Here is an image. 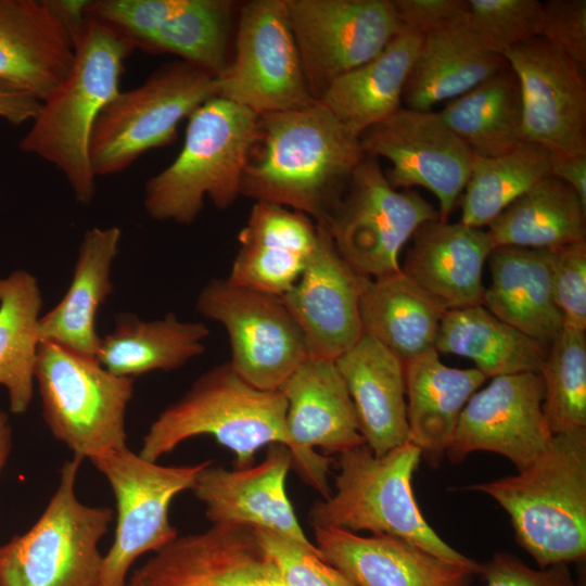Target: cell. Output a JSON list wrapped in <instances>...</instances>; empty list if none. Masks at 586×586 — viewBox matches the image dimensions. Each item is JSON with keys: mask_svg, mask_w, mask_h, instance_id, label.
Masks as SVG:
<instances>
[{"mask_svg": "<svg viewBox=\"0 0 586 586\" xmlns=\"http://www.w3.org/2000/svg\"><path fill=\"white\" fill-rule=\"evenodd\" d=\"M364 156L360 136L319 101L260 115L240 195L291 208L323 225Z\"/></svg>", "mask_w": 586, "mask_h": 586, "instance_id": "1", "label": "cell"}, {"mask_svg": "<svg viewBox=\"0 0 586 586\" xmlns=\"http://www.w3.org/2000/svg\"><path fill=\"white\" fill-rule=\"evenodd\" d=\"M509 515L517 542L539 569L586 556V429L552 436L514 475L466 486Z\"/></svg>", "mask_w": 586, "mask_h": 586, "instance_id": "2", "label": "cell"}, {"mask_svg": "<svg viewBox=\"0 0 586 586\" xmlns=\"http://www.w3.org/2000/svg\"><path fill=\"white\" fill-rule=\"evenodd\" d=\"M74 49L69 72L41 102L18 146L53 165L67 180L75 200L89 205L95 195L89 158L91 132L102 110L120 91L124 62L135 49L90 17Z\"/></svg>", "mask_w": 586, "mask_h": 586, "instance_id": "3", "label": "cell"}, {"mask_svg": "<svg viewBox=\"0 0 586 586\" xmlns=\"http://www.w3.org/2000/svg\"><path fill=\"white\" fill-rule=\"evenodd\" d=\"M421 457L409 441L380 457L366 444L339 455L336 491L313 505L309 522L314 527L397 537L476 574L480 562L445 543L421 513L411 485Z\"/></svg>", "mask_w": 586, "mask_h": 586, "instance_id": "4", "label": "cell"}, {"mask_svg": "<svg viewBox=\"0 0 586 586\" xmlns=\"http://www.w3.org/2000/svg\"><path fill=\"white\" fill-rule=\"evenodd\" d=\"M188 119L179 154L144 187V209L156 221L189 225L205 199L225 209L240 196L258 116L215 97Z\"/></svg>", "mask_w": 586, "mask_h": 586, "instance_id": "5", "label": "cell"}, {"mask_svg": "<svg viewBox=\"0 0 586 586\" xmlns=\"http://www.w3.org/2000/svg\"><path fill=\"white\" fill-rule=\"evenodd\" d=\"M286 399L281 390H259L228 362L199 377L153 421L139 455L155 461L194 436L211 435L235 455L238 469L253 466L265 445L282 444L292 460L294 446L285 428Z\"/></svg>", "mask_w": 586, "mask_h": 586, "instance_id": "6", "label": "cell"}, {"mask_svg": "<svg viewBox=\"0 0 586 586\" xmlns=\"http://www.w3.org/2000/svg\"><path fill=\"white\" fill-rule=\"evenodd\" d=\"M74 456L37 522L0 546V586H98L103 556L98 544L113 520L107 507L82 504Z\"/></svg>", "mask_w": 586, "mask_h": 586, "instance_id": "7", "label": "cell"}, {"mask_svg": "<svg viewBox=\"0 0 586 586\" xmlns=\"http://www.w3.org/2000/svg\"><path fill=\"white\" fill-rule=\"evenodd\" d=\"M35 382L49 430L74 456L90 460L127 447L133 379L113 374L95 357L40 341Z\"/></svg>", "mask_w": 586, "mask_h": 586, "instance_id": "8", "label": "cell"}, {"mask_svg": "<svg viewBox=\"0 0 586 586\" xmlns=\"http://www.w3.org/2000/svg\"><path fill=\"white\" fill-rule=\"evenodd\" d=\"M217 97L216 77L182 60L119 91L100 113L90 138L95 177L119 174L150 150L171 144L180 122Z\"/></svg>", "mask_w": 586, "mask_h": 586, "instance_id": "9", "label": "cell"}, {"mask_svg": "<svg viewBox=\"0 0 586 586\" xmlns=\"http://www.w3.org/2000/svg\"><path fill=\"white\" fill-rule=\"evenodd\" d=\"M438 218L416 190L392 188L378 158L365 155L322 226L359 276L379 279L400 270L404 245L420 226Z\"/></svg>", "mask_w": 586, "mask_h": 586, "instance_id": "10", "label": "cell"}, {"mask_svg": "<svg viewBox=\"0 0 586 586\" xmlns=\"http://www.w3.org/2000/svg\"><path fill=\"white\" fill-rule=\"evenodd\" d=\"M110 483L117 510L114 540L102 559L98 586H126L132 563L178 537L169 522L173 499L191 489L211 460L193 466H161L128 446L90 459Z\"/></svg>", "mask_w": 586, "mask_h": 586, "instance_id": "11", "label": "cell"}, {"mask_svg": "<svg viewBox=\"0 0 586 586\" xmlns=\"http://www.w3.org/2000/svg\"><path fill=\"white\" fill-rule=\"evenodd\" d=\"M196 310L227 331L234 371L253 386L280 390L310 356L306 340L280 296L212 279L200 291Z\"/></svg>", "mask_w": 586, "mask_h": 586, "instance_id": "12", "label": "cell"}, {"mask_svg": "<svg viewBox=\"0 0 586 586\" xmlns=\"http://www.w3.org/2000/svg\"><path fill=\"white\" fill-rule=\"evenodd\" d=\"M217 97L257 116L302 109L309 92L285 0H252L240 9L233 60L216 77Z\"/></svg>", "mask_w": 586, "mask_h": 586, "instance_id": "13", "label": "cell"}, {"mask_svg": "<svg viewBox=\"0 0 586 586\" xmlns=\"http://www.w3.org/2000/svg\"><path fill=\"white\" fill-rule=\"evenodd\" d=\"M285 4L316 101L335 79L377 56L402 29L392 0H285Z\"/></svg>", "mask_w": 586, "mask_h": 586, "instance_id": "14", "label": "cell"}, {"mask_svg": "<svg viewBox=\"0 0 586 586\" xmlns=\"http://www.w3.org/2000/svg\"><path fill=\"white\" fill-rule=\"evenodd\" d=\"M365 155L391 163L385 177L392 188L421 187L440 203L447 221L467 184L474 154L438 112L400 107L360 135Z\"/></svg>", "mask_w": 586, "mask_h": 586, "instance_id": "15", "label": "cell"}, {"mask_svg": "<svg viewBox=\"0 0 586 586\" xmlns=\"http://www.w3.org/2000/svg\"><path fill=\"white\" fill-rule=\"evenodd\" d=\"M286 399L285 428L294 446L292 467L319 492H332L326 454H343L365 443L356 410L335 360L307 357L280 388Z\"/></svg>", "mask_w": 586, "mask_h": 586, "instance_id": "16", "label": "cell"}, {"mask_svg": "<svg viewBox=\"0 0 586 586\" xmlns=\"http://www.w3.org/2000/svg\"><path fill=\"white\" fill-rule=\"evenodd\" d=\"M540 373L525 372L492 378L463 407L446 451L460 462L475 451L507 458L518 471L548 446L551 433L543 409Z\"/></svg>", "mask_w": 586, "mask_h": 586, "instance_id": "17", "label": "cell"}, {"mask_svg": "<svg viewBox=\"0 0 586 586\" xmlns=\"http://www.w3.org/2000/svg\"><path fill=\"white\" fill-rule=\"evenodd\" d=\"M502 56L520 84L523 141L550 153L586 154V75L543 37Z\"/></svg>", "mask_w": 586, "mask_h": 586, "instance_id": "18", "label": "cell"}, {"mask_svg": "<svg viewBox=\"0 0 586 586\" xmlns=\"http://www.w3.org/2000/svg\"><path fill=\"white\" fill-rule=\"evenodd\" d=\"M126 586H286L254 527L213 524L177 537L127 579Z\"/></svg>", "mask_w": 586, "mask_h": 586, "instance_id": "19", "label": "cell"}, {"mask_svg": "<svg viewBox=\"0 0 586 586\" xmlns=\"http://www.w3.org/2000/svg\"><path fill=\"white\" fill-rule=\"evenodd\" d=\"M295 284L281 297L302 330L310 356L335 360L362 335L360 277L341 256L328 230Z\"/></svg>", "mask_w": 586, "mask_h": 586, "instance_id": "20", "label": "cell"}, {"mask_svg": "<svg viewBox=\"0 0 586 586\" xmlns=\"http://www.w3.org/2000/svg\"><path fill=\"white\" fill-rule=\"evenodd\" d=\"M291 468L289 448L270 444L264 460L255 467L230 471L213 467L211 461L200 471L191 491L205 506L213 524L265 528L318 549L304 533L286 495L285 480Z\"/></svg>", "mask_w": 586, "mask_h": 586, "instance_id": "21", "label": "cell"}, {"mask_svg": "<svg viewBox=\"0 0 586 586\" xmlns=\"http://www.w3.org/2000/svg\"><path fill=\"white\" fill-rule=\"evenodd\" d=\"M402 272L442 310L482 305L487 231L462 222H424L412 235Z\"/></svg>", "mask_w": 586, "mask_h": 586, "instance_id": "22", "label": "cell"}, {"mask_svg": "<svg viewBox=\"0 0 586 586\" xmlns=\"http://www.w3.org/2000/svg\"><path fill=\"white\" fill-rule=\"evenodd\" d=\"M324 560L357 586H469L475 572L388 535L314 527Z\"/></svg>", "mask_w": 586, "mask_h": 586, "instance_id": "23", "label": "cell"}, {"mask_svg": "<svg viewBox=\"0 0 586 586\" xmlns=\"http://www.w3.org/2000/svg\"><path fill=\"white\" fill-rule=\"evenodd\" d=\"M318 238L317 224L305 214L255 202L238 234L239 250L227 279L282 296L298 280Z\"/></svg>", "mask_w": 586, "mask_h": 586, "instance_id": "24", "label": "cell"}, {"mask_svg": "<svg viewBox=\"0 0 586 586\" xmlns=\"http://www.w3.org/2000/svg\"><path fill=\"white\" fill-rule=\"evenodd\" d=\"M72 38L46 0H0V81L43 102L74 62Z\"/></svg>", "mask_w": 586, "mask_h": 586, "instance_id": "25", "label": "cell"}, {"mask_svg": "<svg viewBox=\"0 0 586 586\" xmlns=\"http://www.w3.org/2000/svg\"><path fill=\"white\" fill-rule=\"evenodd\" d=\"M335 365L354 404L360 433L374 456L409 441L405 362L367 333Z\"/></svg>", "mask_w": 586, "mask_h": 586, "instance_id": "26", "label": "cell"}, {"mask_svg": "<svg viewBox=\"0 0 586 586\" xmlns=\"http://www.w3.org/2000/svg\"><path fill=\"white\" fill-rule=\"evenodd\" d=\"M120 238L122 230L116 226L93 227L84 233L66 293L39 319L40 341L97 356L101 341L95 330L97 313L113 292L112 266Z\"/></svg>", "mask_w": 586, "mask_h": 586, "instance_id": "27", "label": "cell"}, {"mask_svg": "<svg viewBox=\"0 0 586 586\" xmlns=\"http://www.w3.org/2000/svg\"><path fill=\"white\" fill-rule=\"evenodd\" d=\"M549 250L497 246L488 255L491 284L482 306L498 319L550 345L563 328L556 305Z\"/></svg>", "mask_w": 586, "mask_h": 586, "instance_id": "28", "label": "cell"}, {"mask_svg": "<svg viewBox=\"0 0 586 586\" xmlns=\"http://www.w3.org/2000/svg\"><path fill=\"white\" fill-rule=\"evenodd\" d=\"M507 66L506 59L491 50L468 22L431 33L422 37L402 102L406 109L429 112Z\"/></svg>", "mask_w": 586, "mask_h": 586, "instance_id": "29", "label": "cell"}, {"mask_svg": "<svg viewBox=\"0 0 586 586\" xmlns=\"http://www.w3.org/2000/svg\"><path fill=\"white\" fill-rule=\"evenodd\" d=\"M405 380L409 442L435 468L446 455L463 407L486 377L476 368L444 365L434 348L405 362Z\"/></svg>", "mask_w": 586, "mask_h": 586, "instance_id": "30", "label": "cell"}, {"mask_svg": "<svg viewBox=\"0 0 586 586\" xmlns=\"http://www.w3.org/2000/svg\"><path fill=\"white\" fill-rule=\"evenodd\" d=\"M422 36L402 27L373 59L335 79L318 100L357 135L399 110Z\"/></svg>", "mask_w": 586, "mask_h": 586, "instance_id": "31", "label": "cell"}, {"mask_svg": "<svg viewBox=\"0 0 586 586\" xmlns=\"http://www.w3.org/2000/svg\"><path fill=\"white\" fill-rule=\"evenodd\" d=\"M208 334L205 323L182 321L173 313L151 321L122 313L113 330L101 337L95 358L113 374L135 379L182 367L204 353Z\"/></svg>", "mask_w": 586, "mask_h": 586, "instance_id": "32", "label": "cell"}, {"mask_svg": "<svg viewBox=\"0 0 586 586\" xmlns=\"http://www.w3.org/2000/svg\"><path fill=\"white\" fill-rule=\"evenodd\" d=\"M359 313L367 333L404 362L434 349L444 310L403 272L360 277Z\"/></svg>", "mask_w": 586, "mask_h": 586, "instance_id": "33", "label": "cell"}, {"mask_svg": "<svg viewBox=\"0 0 586 586\" xmlns=\"http://www.w3.org/2000/svg\"><path fill=\"white\" fill-rule=\"evenodd\" d=\"M549 346L475 305L444 313L434 348L471 359L488 379L539 373Z\"/></svg>", "mask_w": 586, "mask_h": 586, "instance_id": "34", "label": "cell"}, {"mask_svg": "<svg viewBox=\"0 0 586 586\" xmlns=\"http://www.w3.org/2000/svg\"><path fill=\"white\" fill-rule=\"evenodd\" d=\"M493 249L556 250L585 241L586 205L555 176H547L512 202L487 226Z\"/></svg>", "mask_w": 586, "mask_h": 586, "instance_id": "35", "label": "cell"}, {"mask_svg": "<svg viewBox=\"0 0 586 586\" xmlns=\"http://www.w3.org/2000/svg\"><path fill=\"white\" fill-rule=\"evenodd\" d=\"M446 125L477 156H496L523 141L519 80L508 65L438 112Z\"/></svg>", "mask_w": 586, "mask_h": 586, "instance_id": "36", "label": "cell"}, {"mask_svg": "<svg viewBox=\"0 0 586 586\" xmlns=\"http://www.w3.org/2000/svg\"><path fill=\"white\" fill-rule=\"evenodd\" d=\"M41 307L35 276L17 269L0 278V385L16 415L27 411L34 395Z\"/></svg>", "mask_w": 586, "mask_h": 586, "instance_id": "37", "label": "cell"}, {"mask_svg": "<svg viewBox=\"0 0 586 586\" xmlns=\"http://www.w3.org/2000/svg\"><path fill=\"white\" fill-rule=\"evenodd\" d=\"M550 175V152L522 141L496 156H473L462 192L461 219L466 226H488L505 208Z\"/></svg>", "mask_w": 586, "mask_h": 586, "instance_id": "38", "label": "cell"}, {"mask_svg": "<svg viewBox=\"0 0 586 586\" xmlns=\"http://www.w3.org/2000/svg\"><path fill=\"white\" fill-rule=\"evenodd\" d=\"M235 2L230 0H187L184 7L165 22L142 51L170 53L217 77L228 65V42Z\"/></svg>", "mask_w": 586, "mask_h": 586, "instance_id": "39", "label": "cell"}, {"mask_svg": "<svg viewBox=\"0 0 586 586\" xmlns=\"http://www.w3.org/2000/svg\"><path fill=\"white\" fill-rule=\"evenodd\" d=\"M543 409L553 435L586 429V335L563 324L540 369Z\"/></svg>", "mask_w": 586, "mask_h": 586, "instance_id": "40", "label": "cell"}, {"mask_svg": "<svg viewBox=\"0 0 586 586\" xmlns=\"http://www.w3.org/2000/svg\"><path fill=\"white\" fill-rule=\"evenodd\" d=\"M468 25L494 52L540 37L543 2L537 0H468Z\"/></svg>", "mask_w": 586, "mask_h": 586, "instance_id": "41", "label": "cell"}, {"mask_svg": "<svg viewBox=\"0 0 586 586\" xmlns=\"http://www.w3.org/2000/svg\"><path fill=\"white\" fill-rule=\"evenodd\" d=\"M187 0H91L88 17L104 25L133 49L144 47Z\"/></svg>", "mask_w": 586, "mask_h": 586, "instance_id": "42", "label": "cell"}, {"mask_svg": "<svg viewBox=\"0 0 586 586\" xmlns=\"http://www.w3.org/2000/svg\"><path fill=\"white\" fill-rule=\"evenodd\" d=\"M254 532L286 586H357L328 563L318 549L265 528L254 527Z\"/></svg>", "mask_w": 586, "mask_h": 586, "instance_id": "43", "label": "cell"}, {"mask_svg": "<svg viewBox=\"0 0 586 586\" xmlns=\"http://www.w3.org/2000/svg\"><path fill=\"white\" fill-rule=\"evenodd\" d=\"M552 294L563 324L586 330V240L549 250Z\"/></svg>", "mask_w": 586, "mask_h": 586, "instance_id": "44", "label": "cell"}, {"mask_svg": "<svg viewBox=\"0 0 586 586\" xmlns=\"http://www.w3.org/2000/svg\"><path fill=\"white\" fill-rule=\"evenodd\" d=\"M586 75V1L543 3L542 36Z\"/></svg>", "mask_w": 586, "mask_h": 586, "instance_id": "45", "label": "cell"}, {"mask_svg": "<svg viewBox=\"0 0 586 586\" xmlns=\"http://www.w3.org/2000/svg\"><path fill=\"white\" fill-rule=\"evenodd\" d=\"M484 586H576L569 564L534 569L508 552H496L479 571Z\"/></svg>", "mask_w": 586, "mask_h": 586, "instance_id": "46", "label": "cell"}, {"mask_svg": "<svg viewBox=\"0 0 586 586\" xmlns=\"http://www.w3.org/2000/svg\"><path fill=\"white\" fill-rule=\"evenodd\" d=\"M403 28L420 36L468 22V0H392Z\"/></svg>", "mask_w": 586, "mask_h": 586, "instance_id": "47", "label": "cell"}, {"mask_svg": "<svg viewBox=\"0 0 586 586\" xmlns=\"http://www.w3.org/2000/svg\"><path fill=\"white\" fill-rule=\"evenodd\" d=\"M41 107V102L15 87L0 81V118L12 125L34 120Z\"/></svg>", "mask_w": 586, "mask_h": 586, "instance_id": "48", "label": "cell"}, {"mask_svg": "<svg viewBox=\"0 0 586 586\" xmlns=\"http://www.w3.org/2000/svg\"><path fill=\"white\" fill-rule=\"evenodd\" d=\"M550 175L569 184L586 205V154L550 153Z\"/></svg>", "mask_w": 586, "mask_h": 586, "instance_id": "49", "label": "cell"}, {"mask_svg": "<svg viewBox=\"0 0 586 586\" xmlns=\"http://www.w3.org/2000/svg\"><path fill=\"white\" fill-rule=\"evenodd\" d=\"M91 0H46L47 4L69 34L73 44L88 21Z\"/></svg>", "mask_w": 586, "mask_h": 586, "instance_id": "50", "label": "cell"}, {"mask_svg": "<svg viewBox=\"0 0 586 586\" xmlns=\"http://www.w3.org/2000/svg\"><path fill=\"white\" fill-rule=\"evenodd\" d=\"M12 449V428L8 415L0 409V474Z\"/></svg>", "mask_w": 586, "mask_h": 586, "instance_id": "51", "label": "cell"}]
</instances>
